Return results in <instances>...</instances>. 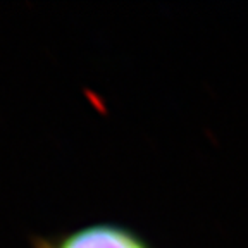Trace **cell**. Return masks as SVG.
<instances>
[{
  "instance_id": "1",
  "label": "cell",
  "mask_w": 248,
  "mask_h": 248,
  "mask_svg": "<svg viewBox=\"0 0 248 248\" xmlns=\"http://www.w3.org/2000/svg\"><path fill=\"white\" fill-rule=\"evenodd\" d=\"M31 248H154L138 231L117 222H93L52 236H36Z\"/></svg>"
}]
</instances>
